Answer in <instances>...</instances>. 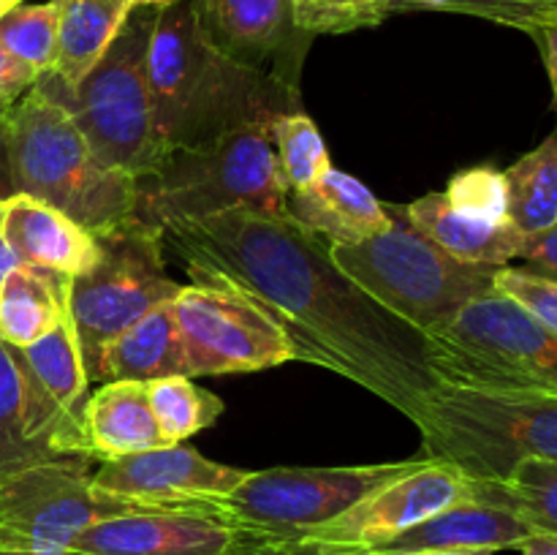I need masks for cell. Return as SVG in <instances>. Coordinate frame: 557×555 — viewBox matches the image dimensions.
I'll return each instance as SVG.
<instances>
[{"instance_id":"d6986e66","label":"cell","mask_w":557,"mask_h":555,"mask_svg":"<svg viewBox=\"0 0 557 555\" xmlns=\"http://www.w3.org/2000/svg\"><path fill=\"white\" fill-rule=\"evenodd\" d=\"M531 533V526H525L520 517L500 506L462 501L449 509L435 511L433 517L375 544V547L357 550V555H417L441 553V550H493L498 553V550H517Z\"/></svg>"},{"instance_id":"b9f144b4","label":"cell","mask_w":557,"mask_h":555,"mask_svg":"<svg viewBox=\"0 0 557 555\" xmlns=\"http://www.w3.org/2000/svg\"><path fill=\"white\" fill-rule=\"evenodd\" d=\"M22 264H25V261L14 254V248H11L3 239V234H0V286H3V281L9 278V272H14L16 267Z\"/></svg>"},{"instance_id":"8992f818","label":"cell","mask_w":557,"mask_h":555,"mask_svg":"<svg viewBox=\"0 0 557 555\" xmlns=\"http://www.w3.org/2000/svg\"><path fill=\"white\" fill-rule=\"evenodd\" d=\"M156 20V5H134L103 58L74 90L49 71L36 82L47 96L69 109L92 152L107 166L134 180L150 172L161 158L147 71Z\"/></svg>"},{"instance_id":"484cf974","label":"cell","mask_w":557,"mask_h":555,"mask_svg":"<svg viewBox=\"0 0 557 555\" xmlns=\"http://www.w3.org/2000/svg\"><path fill=\"white\" fill-rule=\"evenodd\" d=\"M473 501L500 506L520 517L533 533L557 536V462L555 460H522L515 471L500 482L468 479Z\"/></svg>"},{"instance_id":"c3c4849f","label":"cell","mask_w":557,"mask_h":555,"mask_svg":"<svg viewBox=\"0 0 557 555\" xmlns=\"http://www.w3.org/2000/svg\"><path fill=\"white\" fill-rule=\"evenodd\" d=\"M11 3H14V5H20V3H22V0H11Z\"/></svg>"},{"instance_id":"9a60e30c","label":"cell","mask_w":557,"mask_h":555,"mask_svg":"<svg viewBox=\"0 0 557 555\" xmlns=\"http://www.w3.org/2000/svg\"><path fill=\"white\" fill-rule=\"evenodd\" d=\"M462 501H473L468 477H462L457 468L430 460L428 466L406 477L381 484L341 517L305 533V539L357 553V550L375 547L428 520L435 511H444Z\"/></svg>"},{"instance_id":"4dcf8cb0","label":"cell","mask_w":557,"mask_h":555,"mask_svg":"<svg viewBox=\"0 0 557 555\" xmlns=\"http://www.w3.org/2000/svg\"><path fill=\"white\" fill-rule=\"evenodd\" d=\"M0 47L38 76L52 71L58 54V9L54 0L38 5H14L0 16Z\"/></svg>"},{"instance_id":"ab89813d","label":"cell","mask_w":557,"mask_h":555,"mask_svg":"<svg viewBox=\"0 0 557 555\" xmlns=\"http://www.w3.org/2000/svg\"><path fill=\"white\" fill-rule=\"evenodd\" d=\"M5 112L0 109V210L5 201L16 194L14 177H11V161H9V128H5Z\"/></svg>"},{"instance_id":"ba28073f","label":"cell","mask_w":557,"mask_h":555,"mask_svg":"<svg viewBox=\"0 0 557 555\" xmlns=\"http://www.w3.org/2000/svg\"><path fill=\"white\" fill-rule=\"evenodd\" d=\"M428 357L438 386L557 395V335L500 292L430 332Z\"/></svg>"},{"instance_id":"d6a6232c","label":"cell","mask_w":557,"mask_h":555,"mask_svg":"<svg viewBox=\"0 0 557 555\" xmlns=\"http://www.w3.org/2000/svg\"><path fill=\"white\" fill-rule=\"evenodd\" d=\"M457 212L484 223H509V183L495 166H471L457 172L444 190Z\"/></svg>"},{"instance_id":"836d02e7","label":"cell","mask_w":557,"mask_h":555,"mask_svg":"<svg viewBox=\"0 0 557 555\" xmlns=\"http://www.w3.org/2000/svg\"><path fill=\"white\" fill-rule=\"evenodd\" d=\"M495 292L515 299L520 308H525L533 319L557 335V281L536 275L525 267L504 264L495 272Z\"/></svg>"},{"instance_id":"cb8c5ba5","label":"cell","mask_w":557,"mask_h":555,"mask_svg":"<svg viewBox=\"0 0 557 555\" xmlns=\"http://www.w3.org/2000/svg\"><path fill=\"white\" fill-rule=\"evenodd\" d=\"M71 278L22 264L0 286V343L27 348L69 319Z\"/></svg>"},{"instance_id":"74e56055","label":"cell","mask_w":557,"mask_h":555,"mask_svg":"<svg viewBox=\"0 0 557 555\" xmlns=\"http://www.w3.org/2000/svg\"><path fill=\"white\" fill-rule=\"evenodd\" d=\"M520 259L525 261V270L557 281V223L547 232L528 237Z\"/></svg>"},{"instance_id":"44dd1931","label":"cell","mask_w":557,"mask_h":555,"mask_svg":"<svg viewBox=\"0 0 557 555\" xmlns=\"http://www.w3.org/2000/svg\"><path fill=\"white\" fill-rule=\"evenodd\" d=\"M85 435L90 457L98 462L169 446L152 414L145 381H109L98 386L85 408Z\"/></svg>"},{"instance_id":"e575fe53","label":"cell","mask_w":557,"mask_h":555,"mask_svg":"<svg viewBox=\"0 0 557 555\" xmlns=\"http://www.w3.org/2000/svg\"><path fill=\"white\" fill-rule=\"evenodd\" d=\"M547 0H392V14L406 11H451V14L479 16V20L498 22V25L520 30L528 16Z\"/></svg>"},{"instance_id":"5bb4252c","label":"cell","mask_w":557,"mask_h":555,"mask_svg":"<svg viewBox=\"0 0 557 555\" xmlns=\"http://www.w3.org/2000/svg\"><path fill=\"white\" fill-rule=\"evenodd\" d=\"M264 536L207 506H166L96 522L71 544L74 555H232ZM277 536V533H275Z\"/></svg>"},{"instance_id":"7bdbcfd3","label":"cell","mask_w":557,"mask_h":555,"mask_svg":"<svg viewBox=\"0 0 557 555\" xmlns=\"http://www.w3.org/2000/svg\"><path fill=\"white\" fill-rule=\"evenodd\" d=\"M542 22H557V0H547L542 9L533 11V14L528 16V22L520 27V30H528V27H533V25H542Z\"/></svg>"},{"instance_id":"7402d4cb","label":"cell","mask_w":557,"mask_h":555,"mask_svg":"<svg viewBox=\"0 0 557 555\" xmlns=\"http://www.w3.org/2000/svg\"><path fill=\"white\" fill-rule=\"evenodd\" d=\"M411 226L468 264L504 267L520 259L525 234L511 223H484L457 212L444 194H428L411 205H397Z\"/></svg>"},{"instance_id":"5b68a950","label":"cell","mask_w":557,"mask_h":555,"mask_svg":"<svg viewBox=\"0 0 557 555\" xmlns=\"http://www.w3.org/2000/svg\"><path fill=\"white\" fill-rule=\"evenodd\" d=\"M424 457L500 482L522 460L557 462V395L435 386L417 422Z\"/></svg>"},{"instance_id":"bcb514c9","label":"cell","mask_w":557,"mask_h":555,"mask_svg":"<svg viewBox=\"0 0 557 555\" xmlns=\"http://www.w3.org/2000/svg\"><path fill=\"white\" fill-rule=\"evenodd\" d=\"M9 9H14V3H11V0H0V16H3Z\"/></svg>"},{"instance_id":"f6af8a7d","label":"cell","mask_w":557,"mask_h":555,"mask_svg":"<svg viewBox=\"0 0 557 555\" xmlns=\"http://www.w3.org/2000/svg\"><path fill=\"white\" fill-rule=\"evenodd\" d=\"M134 5H156V9H163V5H172L177 0H131Z\"/></svg>"},{"instance_id":"f546056e","label":"cell","mask_w":557,"mask_h":555,"mask_svg":"<svg viewBox=\"0 0 557 555\" xmlns=\"http://www.w3.org/2000/svg\"><path fill=\"white\" fill-rule=\"evenodd\" d=\"M272 145H275L288 194L310 188L321 174L332 169L324 136L319 134L315 123L302 109L283 114L272 123Z\"/></svg>"},{"instance_id":"7a4b0ae2","label":"cell","mask_w":557,"mask_h":555,"mask_svg":"<svg viewBox=\"0 0 557 555\" xmlns=\"http://www.w3.org/2000/svg\"><path fill=\"white\" fill-rule=\"evenodd\" d=\"M147 71L161 156L299 112L297 85L234 60L212 41L201 20V0L158 9Z\"/></svg>"},{"instance_id":"83f0119b","label":"cell","mask_w":557,"mask_h":555,"mask_svg":"<svg viewBox=\"0 0 557 555\" xmlns=\"http://www.w3.org/2000/svg\"><path fill=\"white\" fill-rule=\"evenodd\" d=\"M147 392L166 444H185L196 433L215 424L226 408L215 392L199 386L190 375L147 381Z\"/></svg>"},{"instance_id":"52a82bcc","label":"cell","mask_w":557,"mask_h":555,"mask_svg":"<svg viewBox=\"0 0 557 555\" xmlns=\"http://www.w3.org/2000/svg\"><path fill=\"white\" fill-rule=\"evenodd\" d=\"M392 226L362 243H330V256L357 286L419 332L441 330L468 303L495 292L498 267L468 264L386 205Z\"/></svg>"},{"instance_id":"f35d334b","label":"cell","mask_w":557,"mask_h":555,"mask_svg":"<svg viewBox=\"0 0 557 555\" xmlns=\"http://www.w3.org/2000/svg\"><path fill=\"white\" fill-rule=\"evenodd\" d=\"M525 33L536 41L539 52H542L549 87H553V109L557 112V22H542V25L528 27Z\"/></svg>"},{"instance_id":"7dc6e473","label":"cell","mask_w":557,"mask_h":555,"mask_svg":"<svg viewBox=\"0 0 557 555\" xmlns=\"http://www.w3.org/2000/svg\"><path fill=\"white\" fill-rule=\"evenodd\" d=\"M0 555H20V553H5V550H0Z\"/></svg>"},{"instance_id":"277c9868","label":"cell","mask_w":557,"mask_h":555,"mask_svg":"<svg viewBox=\"0 0 557 555\" xmlns=\"http://www.w3.org/2000/svg\"><path fill=\"white\" fill-rule=\"evenodd\" d=\"M134 183V221L156 234L232 210L288 215L272 125H248L210 145L166 152Z\"/></svg>"},{"instance_id":"d590c367","label":"cell","mask_w":557,"mask_h":555,"mask_svg":"<svg viewBox=\"0 0 557 555\" xmlns=\"http://www.w3.org/2000/svg\"><path fill=\"white\" fill-rule=\"evenodd\" d=\"M346 553L348 550L313 542V539H305V536H275V533H264V536H256L253 542L243 544V547L232 555H346Z\"/></svg>"},{"instance_id":"4316f807","label":"cell","mask_w":557,"mask_h":555,"mask_svg":"<svg viewBox=\"0 0 557 555\" xmlns=\"http://www.w3.org/2000/svg\"><path fill=\"white\" fill-rule=\"evenodd\" d=\"M509 183V223L525 237L557 223V128L539 147L506 169Z\"/></svg>"},{"instance_id":"9c48e42d","label":"cell","mask_w":557,"mask_h":555,"mask_svg":"<svg viewBox=\"0 0 557 555\" xmlns=\"http://www.w3.org/2000/svg\"><path fill=\"white\" fill-rule=\"evenodd\" d=\"M180 283L169 278L161 234L141 223L98 234V259L85 275L71 278L69 316L82 362L92 379L103 348L150 310L172 303Z\"/></svg>"},{"instance_id":"ee69618b","label":"cell","mask_w":557,"mask_h":555,"mask_svg":"<svg viewBox=\"0 0 557 555\" xmlns=\"http://www.w3.org/2000/svg\"><path fill=\"white\" fill-rule=\"evenodd\" d=\"M417 555H495L493 550H441V553H417Z\"/></svg>"},{"instance_id":"60d3db41","label":"cell","mask_w":557,"mask_h":555,"mask_svg":"<svg viewBox=\"0 0 557 555\" xmlns=\"http://www.w3.org/2000/svg\"><path fill=\"white\" fill-rule=\"evenodd\" d=\"M517 550H520V555H557V536H553V533H531Z\"/></svg>"},{"instance_id":"e0dca14e","label":"cell","mask_w":557,"mask_h":555,"mask_svg":"<svg viewBox=\"0 0 557 555\" xmlns=\"http://www.w3.org/2000/svg\"><path fill=\"white\" fill-rule=\"evenodd\" d=\"M201 20L234 60L297 85L310 36L294 25L292 0H201Z\"/></svg>"},{"instance_id":"d4e9b609","label":"cell","mask_w":557,"mask_h":555,"mask_svg":"<svg viewBox=\"0 0 557 555\" xmlns=\"http://www.w3.org/2000/svg\"><path fill=\"white\" fill-rule=\"evenodd\" d=\"M58 9V54L49 74L74 90L128 20L131 0H54Z\"/></svg>"},{"instance_id":"8d00e7d4","label":"cell","mask_w":557,"mask_h":555,"mask_svg":"<svg viewBox=\"0 0 557 555\" xmlns=\"http://www.w3.org/2000/svg\"><path fill=\"white\" fill-rule=\"evenodd\" d=\"M38 74L0 47V109H11L33 85Z\"/></svg>"},{"instance_id":"ac0fdd59","label":"cell","mask_w":557,"mask_h":555,"mask_svg":"<svg viewBox=\"0 0 557 555\" xmlns=\"http://www.w3.org/2000/svg\"><path fill=\"white\" fill-rule=\"evenodd\" d=\"M0 234L25 264L65 278L85 275L98 259L96 234L65 212L25 194H14L3 205Z\"/></svg>"},{"instance_id":"ffe728a7","label":"cell","mask_w":557,"mask_h":555,"mask_svg":"<svg viewBox=\"0 0 557 555\" xmlns=\"http://www.w3.org/2000/svg\"><path fill=\"white\" fill-rule=\"evenodd\" d=\"M288 218L326 243H362L392 226L386 205L351 174L335 166L321 174L310 188L288 194Z\"/></svg>"},{"instance_id":"6da1fadb","label":"cell","mask_w":557,"mask_h":555,"mask_svg":"<svg viewBox=\"0 0 557 555\" xmlns=\"http://www.w3.org/2000/svg\"><path fill=\"white\" fill-rule=\"evenodd\" d=\"M194 281L228 286L288 337L294 359L364 386L419 422L438 386L428 335L375 303L332 261L330 243L288 215L232 210L161 232Z\"/></svg>"},{"instance_id":"681fc988","label":"cell","mask_w":557,"mask_h":555,"mask_svg":"<svg viewBox=\"0 0 557 555\" xmlns=\"http://www.w3.org/2000/svg\"><path fill=\"white\" fill-rule=\"evenodd\" d=\"M346 555H357V553H351V550H348V553Z\"/></svg>"},{"instance_id":"7c38bea8","label":"cell","mask_w":557,"mask_h":555,"mask_svg":"<svg viewBox=\"0 0 557 555\" xmlns=\"http://www.w3.org/2000/svg\"><path fill=\"white\" fill-rule=\"evenodd\" d=\"M185 375L256 373L286 365L294 348L281 326L245 294L212 283H190L172 299Z\"/></svg>"},{"instance_id":"2e32d148","label":"cell","mask_w":557,"mask_h":555,"mask_svg":"<svg viewBox=\"0 0 557 555\" xmlns=\"http://www.w3.org/2000/svg\"><path fill=\"white\" fill-rule=\"evenodd\" d=\"M248 471L210 460L194 446L169 444L158 449L101 460L92 484L120 501L166 509V506H207L232 493Z\"/></svg>"},{"instance_id":"1f68e13d","label":"cell","mask_w":557,"mask_h":555,"mask_svg":"<svg viewBox=\"0 0 557 555\" xmlns=\"http://www.w3.org/2000/svg\"><path fill=\"white\" fill-rule=\"evenodd\" d=\"M292 9L294 25L313 38L381 25L392 16V0H292Z\"/></svg>"},{"instance_id":"8fae6325","label":"cell","mask_w":557,"mask_h":555,"mask_svg":"<svg viewBox=\"0 0 557 555\" xmlns=\"http://www.w3.org/2000/svg\"><path fill=\"white\" fill-rule=\"evenodd\" d=\"M87 457H58L0 484V550L20 555H74L71 544L96 522L147 506L101 493Z\"/></svg>"},{"instance_id":"f1b7e54d","label":"cell","mask_w":557,"mask_h":555,"mask_svg":"<svg viewBox=\"0 0 557 555\" xmlns=\"http://www.w3.org/2000/svg\"><path fill=\"white\" fill-rule=\"evenodd\" d=\"M49 460H58V457L27 435L20 370L11 357V348L0 343V484L25 468Z\"/></svg>"},{"instance_id":"4fadbf2b","label":"cell","mask_w":557,"mask_h":555,"mask_svg":"<svg viewBox=\"0 0 557 555\" xmlns=\"http://www.w3.org/2000/svg\"><path fill=\"white\" fill-rule=\"evenodd\" d=\"M22 379L25 430L54 457H90L85 408L90 379L82 362L74 321L69 319L27 348H11Z\"/></svg>"},{"instance_id":"603a6c76","label":"cell","mask_w":557,"mask_h":555,"mask_svg":"<svg viewBox=\"0 0 557 555\" xmlns=\"http://www.w3.org/2000/svg\"><path fill=\"white\" fill-rule=\"evenodd\" d=\"M169 375H185L183 346H180L177 319L172 303L150 310L139 321L120 332L103 348L90 384L109 381H158Z\"/></svg>"},{"instance_id":"3957f363","label":"cell","mask_w":557,"mask_h":555,"mask_svg":"<svg viewBox=\"0 0 557 555\" xmlns=\"http://www.w3.org/2000/svg\"><path fill=\"white\" fill-rule=\"evenodd\" d=\"M16 194L74 218L90 234L134 221L136 183L92 152L63 103L33 85L5 112Z\"/></svg>"},{"instance_id":"30bf717a","label":"cell","mask_w":557,"mask_h":555,"mask_svg":"<svg viewBox=\"0 0 557 555\" xmlns=\"http://www.w3.org/2000/svg\"><path fill=\"white\" fill-rule=\"evenodd\" d=\"M430 457L346 468H267L248 477L228 495L207 504L226 520L277 536H305L335 520L381 484L428 466Z\"/></svg>"}]
</instances>
